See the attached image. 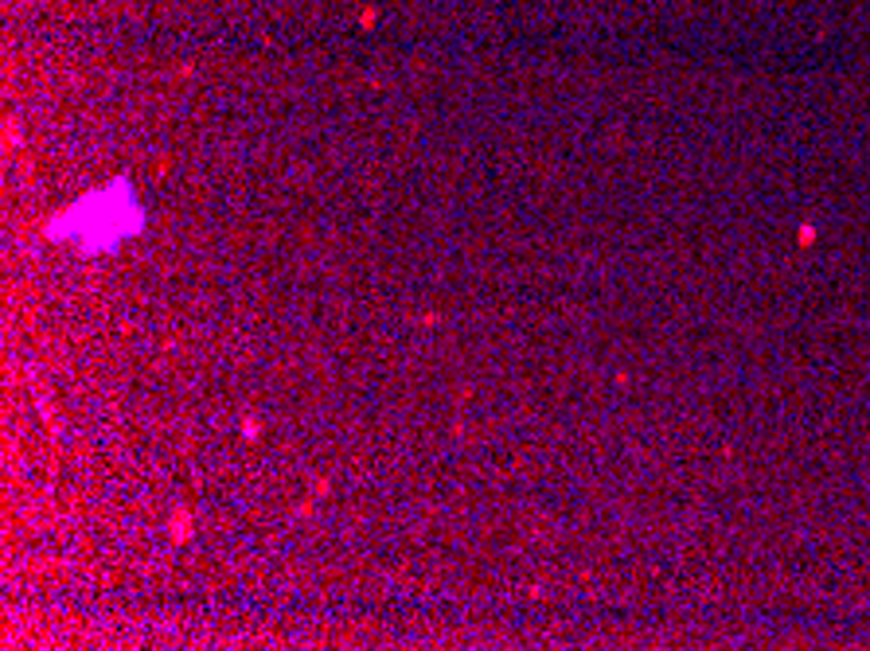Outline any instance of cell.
Masks as SVG:
<instances>
[{
    "label": "cell",
    "mask_w": 870,
    "mask_h": 651,
    "mask_svg": "<svg viewBox=\"0 0 870 651\" xmlns=\"http://www.w3.org/2000/svg\"><path fill=\"white\" fill-rule=\"evenodd\" d=\"M126 192V184H114L106 195H94V199H83V204L71 211L67 230L86 246V250H98V246H114L121 242V235L137 230V223H121V215H141L129 195L126 204H118V195Z\"/></svg>",
    "instance_id": "obj_1"
}]
</instances>
